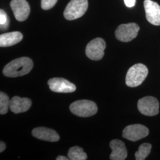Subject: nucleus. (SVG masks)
<instances>
[{
	"mask_svg": "<svg viewBox=\"0 0 160 160\" xmlns=\"http://www.w3.org/2000/svg\"><path fill=\"white\" fill-rule=\"evenodd\" d=\"M148 134V129L146 126L140 124L126 126L122 132L123 137L132 142H135L145 138Z\"/></svg>",
	"mask_w": 160,
	"mask_h": 160,
	"instance_id": "nucleus-8",
	"label": "nucleus"
},
{
	"mask_svg": "<svg viewBox=\"0 0 160 160\" xmlns=\"http://www.w3.org/2000/svg\"><path fill=\"white\" fill-rule=\"evenodd\" d=\"M0 24L1 29L5 30L8 26V18L6 12L3 10H0Z\"/></svg>",
	"mask_w": 160,
	"mask_h": 160,
	"instance_id": "nucleus-19",
	"label": "nucleus"
},
{
	"mask_svg": "<svg viewBox=\"0 0 160 160\" xmlns=\"http://www.w3.org/2000/svg\"><path fill=\"white\" fill-rule=\"evenodd\" d=\"M88 0H71L63 12L68 20H74L82 17L88 9Z\"/></svg>",
	"mask_w": 160,
	"mask_h": 160,
	"instance_id": "nucleus-3",
	"label": "nucleus"
},
{
	"mask_svg": "<svg viewBox=\"0 0 160 160\" xmlns=\"http://www.w3.org/2000/svg\"><path fill=\"white\" fill-rule=\"evenodd\" d=\"M152 145L148 143H142L139 147L135 152V158L137 160H144L148 156L151 152Z\"/></svg>",
	"mask_w": 160,
	"mask_h": 160,
	"instance_id": "nucleus-17",
	"label": "nucleus"
},
{
	"mask_svg": "<svg viewBox=\"0 0 160 160\" xmlns=\"http://www.w3.org/2000/svg\"><path fill=\"white\" fill-rule=\"evenodd\" d=\"M32 106V102L28 98L14 96L10 100V109L14 113L18 114L27 112Z\"/></svg>",
	"mask_w": 160,
	"mask_h": 160,
	"instance_id": "nucleus-14",
	"label": "nucleus"
},
{
	"mask_svg": "<svg viewBox=\"0 0 160 160\" xmlns=\"http://www.w3.org/2000/svg\"><path fill=\"white\" fill-rule=\"evenodd\" d=\"M23 39V34L19 32H12L0 35V46H13Z\"/></svg>",
	"mask_w": 160,
	"mask_h": 160,
	"instance_id": "nucleus-15",
	"label": "nucleus"
},
{
	"mask_svg": "<svg viewBox=\"0 0 160 160\" xmlns=\"http://www.w3.org/2000/svg\"><path fill=\"white\" fill-rule=\"evenodd\" d=\"M110 147L112 152L110 155L112 160H125L128 155L126 147L124 142L119 139L112 140L110 143Z\"/></svg>",
	"mask_w": 160,
	"mask_h": 160,
	"instance_id": "nucleus-12",
	"label": "nucleus"
},
{
	"mask_svg": "<svg viewBox=\"0 0 160 160\" xmlns=\"http://www.w3.org/2000/svg\"><path fill=\"white\" fill-rule=\"evenodd\" d=\"M124 2L126 7L129 8H131L135 5L136 0H124Z\"/></svg>",
	"mask_w": 160,
	"mask_h": 160,
	"instance_id": "nucleus-21",
	"label": "nucleus"
},
{
	"mask_svg": "<svg viewBox=\"0 0 160 160\" xmlns=\"http://www.w3.org/2000/svg\"><path fill=\"white\" fill-rule=\"evenodd\" d=\"M139 27L135 23L120 24L115 31V36L118 40L123 42H128L137 36Z\"/></svg>",
	"mask_w": 160,
	"mask_h": 160,
	"instance_id": "nucleus-5",
	"label": "nucleus"
},
{
	"mask_svg": "<svg viewBox=\"0 0 160 160\" xmlns=\"http://www.w3.org/2000/svg\"><path fill=\"white\" fill-rule=\"evenodd\" d=\"M69 160H86L87 159V155L83 149L79 147H73L69 149L68 153Z\"/></svg>",
	"mask_w": 160,
	"mask_h": 160,
	"instance_id": "nucleus-16",
	"label": "nucleus"
},
{
	"mask_svg": "<svg viewBox=\"0 0 160 160\" xmlns=\"http://www.w3.org/2000/svg\"><path fill=\"white\" fill-rule=\"evenodd\" d=\"M10 100L8 96L6 93L1 92L0 93V113L1 114H6L8 112L10 108Z\"/></svg>",
	"mask_w": 160,
	"mask_h": 160,
	"instance_id": "nucleus-18",
	"label": "nucleus"
},
{
	"mask_svg": "<svg viewBox=\"0 0 160 160\" xmlns=\"http://www.w3.org/2000/svg\"><path fill=\"white\" fill-rule=\"evenodd\" d=\"M6 147V146L5 143L3 142H2V141H1V143H0V152H3V151L5 150Z\"/></svg>",
	"mask_w": 160,
	"mask_h": 160,
	"instance_id": "nucleus-22",
	"label": "nucleus"
},
{
	"mask_svg": "<svg viewBox=\"0 0 160 160\" xmlns=\"http://www.w3.org/2000/svg\"><path fill=\"white\" fill-rule=\"evenodd\" d=\"M143 6L149 23L155 26H160V5L152 0H145Z\"/></svg>",
	"mask_w": 160,
	"mask_h": 160,
	"instance_id": "nucleus-9",
	"label": "nucleus"
},
{
	"mask_svg": "<svg viewBox=\"0 0 160 160\" xmlns=\"http://www.w3.org/2000/svg\"><path fill=\"white\" fill-rule=\"evenodd\" d=\"M69 109L71 112L76 116L80 117H90L97 112L96 104L87 100H81L72 103Z\"/></svg>",
	"mask_w": 160,
	"mask_h": 160,
	"instance_id": "nucleus-4",
	"label": "nucleus"
},
{
	"mask_svg": "<svg viewBox=\"0 0 160 160\" xmlns=\"http://www.w3.org/2000/svg\"><path fill=\"white\" fill-rule=\"evenodd\" d=\"M48 84L52 92L68 93L76 90V87L68 80L62 78H53L48 81Z\"/></svg>",
	"mask_w": 160,
	"mask_h": 160,
	"instance_id": "nucleus-11",
	"label": "nucleus"
},
{
	"mask_svg": "<svg viewBox=\"0 0 160 160\" xmlns=\"http://www.w3.org/2000/svg\"><path fill=\"white\" fill-rule=\"evenodd\" d=\"M10 6L17 21L23 22L29 17L30 8L26 0H12Z\"/></svg>",
	"mask_w": 160,
	"mask_h": 160,
	"instance_id": "nucleus-10",
	"label": "nucleus"
},
{
	"mask_svg": "<svg viewBox=\"0 0 160 160\" xmlns=\"http://www.w3.org/2000/svg\"><path fill=\"white\" fill-rule=\"evenodd\" d=\"M33 63L28 57L17 58L7 64L3 69V74L7 77H18L28 74L32 69Z\"/></svg>",
	"mask_w": 160,
	"mask_h": 160,
	"instance_id": "nucleus-1",
	"label": "nucleus"
},
{
	"mask_svg": "<svg viewBox=\"0 0 160 160\" xmlns=\"http://www.w3.org/2000/svg\"><path fill=\"white\" fill-rule=\"evenodd\" d=\"M32 133L34 137L49 142H57L60 138L57 132L45 127L34 128Z\"/></svg>",
	"mask_w": 160,
	"mask_h": 160,
	"instance_id": "nucleus-13",
	"label": "nucleus"
},
{
	"mask_svg": "<svg viewBox=\"0 0 160 160\" xmlns=\"http://www.w3.org/2000/svg\"><path fill=\"white\" fill-rule=\"evenodd\" d=\"M69 158H67V157H64V156H62V155H59V156H58L57 158V160H68Z\"/></svg>",
	"mask_w": 160,
	"mask_h": 160,
	"instance_id": "nucleus-23",
	"label": "nucleus"
},
{
	"mask_svg": "<svg viewBox=\"0 0 160 160\" xmlns=\"http://www.w3.org/2000/svg\"><path fill=\"white\" fill-rule=\"evenodd\" d=\"M148 74V69L142 63H137L133 65L126 75V84L130 87L140 86Z\"/></svg>",
	"mask_w": 160,
	"mask_h": 160,
	"instance_id": "nucleus-2",
	"label": "nucleus"
},
{
	"mask_svg": "<svg viewBox=\"0 0 160 160\" xmlns=\"http://www.w3.org/2000/svg\"><path fill=\"white\" fill-rule=\"evenodd\" d=\"M58 0H42L41 7L44 10H50L56 4Z\"/></svg>",
	"mask_w": 160,
	"mask_h": 160,
	"instance_id": "nucleus-20",
	"label": "nucleus"
},
{
	"mask_svg": "<svg viewBox=\"0 0 160 160\" xmlns=\"http://www.w3.org/2000/svg\"><path fill=\"white\" fill-rule=\"evenodd\" d=\"M106 42L103 39L97 38L90 41L87 45V57L93 61H98L103 58L106 49Z\"/></svg>",
	"mask_w": 160,
	"mask_h": 160,
	"instance_id": "nucleus-6",
	"label": "nucleus"
},
{
	"mask_svg": "<svg viewBox=\"0 0 160 160\" xmlns=\"http://www.w3.org/2000/svg\"><path fill=\"white\" fill-rule=\"evenodd\" d=\"M160 104L158 100L152 96H147L139 100L138 109L145 116H154L159 113Z\"/></svg>",
	"mask_w": 160,
	"mask_h": 160,
	"instance_id": "nucleus-7",
	"label": "nucleus"
}]
</instances>
